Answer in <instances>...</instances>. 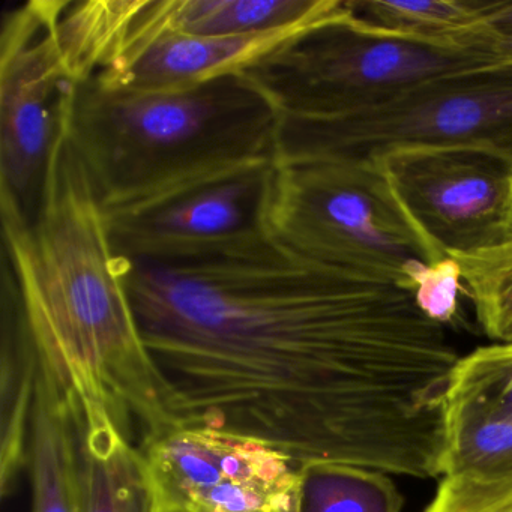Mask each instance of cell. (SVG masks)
Segmentation results:
<instances>
[{
    "label": "cell",
    "instance_id": "obj_15",
    "mask_svg": "<svg viewBox=\"0 0 512 512\" xmlns=\"http://www.w3.org/2000/svg\"><path fill=\"white\" fill-rule=\"evenodd\" d=\"M76 427L83 512H160L145 452L110 419Z\"/></svg>",
    "mask_w": 512,
    "mask_h": 512
},
{
    "label": "cell",
    "instance_id": "obj_16",
    "mask_svg": "<svg viewBox=\"0 0 512 512\" xmlns=\"http://www.w3.org/2000/svg\"><path fill=\"white\" fill-rule=\"evenodd\" d=\"M442 475H512V415L449 388Z\"/></svg>",
    "mask_w": 512,
    "mask_h": 512
},
{
    "label": "cell",
    "instance_id": "obj_7",
    "mask_svg": "<svg viewBox=\"0 0 512 512\" xmlns=\"http://www.w3.org/2000/svg\"><path fill=\"white\" fill-rule=\"evenodd\" d=\"M65 0H31L0 34V200L31 217L71 82L58 40Z\"/></svg>",
    "mask_w": 512,
    "mask_h": 512
},
{
    "label": "cell",
    "instance_id": "obj_18",
    "mask_svg": "<svg viewBox=\"0 0 512 512\" xmlns=\"http://www.w3.org/2000/svg\"><path fill=\"white\" fill-rule=\"evenodd\" d=\"M298 512H401L403 496L388 473L355 466L302 467Z\"/></svg>",
    "mask_w": 512,
    "mask_h": 512
},
{
    "label": "cell",
    "instance_id": "obj_4",
    "mask_svg": "<svg viewBox=\"0 0 512 512\" xmlns=\"http://www.w3.org/2000/svg\"><path fill=\"white\" fill-rule=\"evenodd\" d=\"M500 65L493 53L442 46L386 31L356 16L349 2L242 71L278 122L358 115L446 74Z\"/></svg>",
    "mask_w": 512,
    "mask_h": 512
},
{
    "label": "cell",
    "instance_id": "obj_25",
    "mask_svg": "<svg viewBox=\"0 0 512 512\" xmlns=\"http://www.w3.org/2000/svg\"><path fill=\"white\" fill-rule=\"evenodd\" d=\"M160 512H176V511H173V509L160 508Z\"/></svg>",
    "mask_w": 512,
    "mask_h": 512
},
{
    "label": "cell",
    "instance_id": "obj_21",
    "mask_svg": "<svg viewBox=\"0 0 512 512\" xmlns=\"http://www.w3.org/2000/svg\"><path fill=\"white\" fill-rule=\"evenodd\" d=\"M424 512H512V475L443 476Z\"/></svg>",
    "mask_w": 512,
    "mask_h": 512
},
{
    "label": "cell",
    "instance_id": "obj_22",
    "mask_svg": "<svg viewBox=\"0 0 512 512\" xmlns=\"http://www.w3.org/2000/svg\"><path fill=\"white\" fill-rule=\"evenodd\" d=\"M461 271L454 259H445L428 266L413 286L419 310L433 320L445 325L452 322L458 307V292L461 289Z\"/></svg>",
    "mask_w": 512,
    "mask_h": 512
},
{
    "label": "cell",
    "instance_id": "obj_3",
    "mask_svg": "<svg viewBox=\"0 0 512 512\" xmlns=\"http://www.w3.org/2000/svg\"><path fill=\"white\" fill-rule=\"evenodd\" d=\"M62 127L109 218L277 161V112L244 73L173 94L83 80L65 95Z\"/></svg>",
    "mask_w": 512,
    "mask_h": 512
},
{
    "label": "cell",
    "instance_id": "obj_19",
    "mask_svg": "<svg viewBox=\"0 0 512 512\" xmlns=\"http://www.w3.org/2000/svg\"><path fill=\"white\" fill-rule=\"evenodd\" d=\"M454 260L485 334L499 343H512V236Z\"/></svg>",
    "mask_w": 512,
    "mask_h": 512
},
{
    "label": "cell",
    "instance_id": "obj_9",
    "mask_svg": "<svg viewBox=\"0 0 512 512\" xmlns=\"http://www.w3.org/2000/svg\"><path fill=\"white\" fill-rule=\"evenodd\" d=\"M160 508L176 512H298L302 472L266 443L181 425L143 446Z\"/></svg>",
    "mask_w": 512,
    "mask_h": 512
},
{
    "label": "cell",
    "instance_id": "obj_12",
    "mask_svg": "<svg viewBox=\"0 0 512 512\" xmlns=\"http://www.w3.org/2000/svg\"><path fill=\"white\" fill-rule=\"evenodd\" d=\"M343 5L341 0H140L136 28L194 37H245L313 28Z\"/></svg>",
    "mask_w": 512,
    "mask_h": 512
},
{
    "label": "cell",
    "instance_id": "obj_6",
    "mask_svg": "<svg viewBox=\"0 0 512 512\" xmlns=\"http://www.w3.org/2000/svg\"><path fill=\"white\" fill-rule=\"evenodd\" d=\"M424 146L487 149L512 161V67L446 74L346 118L278 122L275 166L373 161L395 149Z\"/></svg>",
    "mask_w": 512,
    "mask_h": 512
},
{
    "label": "cell",
    "instance_id": "obj_17",
    "mask_svg": "<svg viewBox=\"0 0 512 512\" xmlns=\"http://www.w3.org/2000/svg\"><path fill=\"white\" fill-rule=\"evenodd\" d=\"M349 5L356 16L386 31L442 46L472 47L490 52L493 32L485 25V17L491 2L361 0L349 2Z\"/></svg>",
    "mask_w": 512,
    "mask_h": 512
},
{
    "label": "cell",
    "instance_id": "obj_13",
    "mask_svg": "<svg viewBox=\"0 0 512 512\" xmlns=\"http://www.w3.org/2000/svg\"><path fill=\"white\" fill-rule=\"evenodd\" d=\"M28 469L32 512H83L79 437L73 407L41 367L32 407Z\"/></svg>",
    "mask_w": 512,
    "mask_h": 512
},
{
    "label": "cell",
    "instance_id": "obj_23",
    "mask_svg": "<svg viewBox=\"0 0 512 512\" xmlns=\"http://www.w3.org/2000/svg\"><path fill=\"white\" fill-rule=\"evenodd\" d=\"M485 25L494 35L511 37L512 35V2L496 0L491 2L490 10L485 17Z\"/></svg>",
    "mask_w": 512,
    "mask_h": 512
},
{
    "label": "cell",
    "instance_id": "obj_10",
    "mask_svg": "<svg viewBox=\"0 0 512 512\" xmlns=\"http://www.w3.org/2000/svg\"><path fill=\"white\" fill-rule=\"evenodd\" d=\"M274 167L205 185L136 214L107 217L115 253L128 265L178 268L257 250L271 239L265 215Z\"/></svg>",
    "mask_w": 512,
    "mask_h": 512
},
{
    "label": "cell",
    "instance_id": "obj_20",
    "mask_svg": "<svg viewBox=\"0 0 512 512\" xmlns=\"http://www.w3.org/2000/svg\"><path fill=\"white\" fill-rule=\"evenodd\" d=\"M449 388L469 392L512 415V343L479 347L460 358Z\"/></svg>",
    "mask_w": 512,
    "mask_h": 512
},
{
    "label": "cell",
    "instance_id": "obj_8",
    "mask_svg": "<svg viewBox=\"0 0 512 512\" xmlns=\"http://www.w3.org/2000/svg\"><path fill=\"white\" fill-rule=\"evenodd\" d=\"M425 241L470 256L512 236V161L479 148L424 146L373 160Z\"/></svg>",
    "mask_w": 512,
    "mask_h": 512
},
{
    "label": "cell",
    "instance_id": "obj_1",
    "mask_svg": "<svg viewBox=\"0 0 512 512\" xmlns=\"http://www.w3.org/2000/svg\"><path fill=\"white\" fill-rule=\"evenodd\" d=\"M181 425L266 443L299 469L442 475L457 350L412 290L269 239L203 265L128 266Z\"/></svg>",
    "mask_w": 512,
    "mask_h": 512
},
{
    "label": "cell",
    "instance_id": "obj_14",
    "mask_svg": "<svg viewBox=\"0 0 512 512\" xmlns=\"http://www.w3.org/2000/svg\"><path fill=\"white\" fill-rule=\"evenodd\" d=\"M38 368L37 350L23 319L16 287L4 269L0 358V487L4 497L16 490L23 469L28 467Z\"/></svg>",
    "mask_w": 512,
    "mask_h": 512
},
{
    "label": "cell",
    "instance_id": "obj_5",
    "mask_svg": "<svg viewBox=\"0 0 512 512\" xmlns=\"http://www.w3.org/2000/svg\"><path fill=\"white\" fill-rule=\"evenodd\" d=\"M265 221L272 241L298 256L409 290L428 266L445 260L373 161L275 166Z\"/></svg>",
    "mask_w": 512,
    "mask_h": 512
},
{
    "label": "cell",
    "instance_id": "obj_11",
    "mask_svg": "<svg viewBox=\"0 0 512 512\" xmlns=\"http://www.w3.org/2000/svg\"><path fill=\"white\" fill-rule=\"evenodd\" d=\"M310 29H280L245 37H194L172 31L127 34L112 61L92 80L112 91H187L220 77L242 73Z\"/></svg>",
    "mask_w": 512,
    "mask_h": 512
},
{
    "label": "cell",
    "instance_id": "obj_24",
    "mask_svg": "<svg viewBox=\"0 0 512 512\" xmlns=\"http://www.w3.org/2000/svg\"><path fill=\"white\" fill-rule=\"evenodd\" d=\"M490 52L496 56L500 65L512 67V35L511 37H502L494 35L490 41Z\"/></svg>",
    "mask_w": 512,
    "mask_h": 512
},
{
    "label": "cell",
    "instance_id": "obj_2",
    "mask_svg": "<svg viewBox=\"0 0 512 512\" xmlns=\"http://www.w3.org/2000/svg\"><path fill=\"white\" fill-rule=\"evenodd\" d=\"M4 269L40 367L85 422L112 419L140 449L181 427L140 332L128 263L91 175L61 125L31 217L0 200Z\"/></svg>",
    "mask_w": 512,
    "mask_h": 512
}]
</instances>
